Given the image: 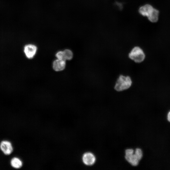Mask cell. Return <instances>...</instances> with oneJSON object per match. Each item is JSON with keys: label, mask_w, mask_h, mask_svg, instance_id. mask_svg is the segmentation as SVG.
<instances>
[{"label": "cell", "mask_w": 170, "mask_h": 170, "mask_svg": "<svg viewBox=\"0 0 170 170\" xmlns=\"http://www.w3.org/2000/svg\"><path fill=\"white\" fill-rule=\"evenodd\" d=\"M132 81L130 76L120 75L117 78L114 89L117 92H122L128 89L131 86Z\"/></svg>", "instance_id": "6da1fadb"}, {"label": "cell", "mask_w": 170, "mask_h": 170, "mask_svg": "<svg viewBox=\"0 0 170 170\" xmlns=\"http://www.w3.org/2000/svg\"><path fill=\"white\" fill-rule=\"evenodd\" d=\"M130 59L136 63L143 62L145 57V53L140 47L136 46L133 48L128 54Z\"/></svg>", "instance_id": "7a4b0ae2"}, {"label": "cell", "mask_w": 170, "mask_h": 170, "mask_svg": "<svg viewBox=\"0 0 170 170\" xmlns=\"http://www.w3.org/2000/svg\"><path fill=\"white\" fill-rule=\"evenodd\" d=\"M134 150L132 149H127L125 150V158L132 165L137 166L140 161L134 153Z\"/></svg>", "instance_id": "3957f363"}, {"label": "cell", "mask_w": 170, "mask_h": 170, "mask_svg": "<svg viewBox=\"0 0 170 170\" xmlns=\"http://www.w3.org/2000/svg\"><path fill=\"white\" fill-rule=\"evenodd\" d=\"M37 50V47L34 44H28L24 48V52L26 57L29 59L33 58L36 54Z\"/></svg>", "instance_id": "277c9868"}, {"label": "cell", "mask_w": 170, "mask_h": 170, "mask_svg": "<svg viewBox=\"0 0 170 170\" xmlns=\"http://www.w3.org/2000/svg\"><path fill=\"white\" fill-rule=\"evenodd\" d=\"M0 149L2 152L6 155H9L13 152V148L9 141L3 140L0 143Z\"/></svg>", "instance_id": "5b68a950"}, {"label": "cell", "mask_w": 170, "mask_h": 170, "mask_svg": "<svg viewBox=\"0 0 170 170\" xmlns=\"http://www.w3.org/2000/svg\"><path fill=\"white\" fill-rule=\"evenodd\" d=\"M82 160L85 164L88 166H91L94 164L95 162L96 158L93 153L88 152L83 154Z\"/></svg>", "instance_id": "8992f818"}, {"label": "cell", "mask_w": 170, "mask_h": 170, "mask_svg": "<svg viewBox=\"0 0 170 170\" xmlns=\"http://www.w3.org/2000/svg\"><path fill=\"white\" fill-rule=\"evenodd\" d=\"M66 66L65 61L56 59L53 63V68L55 71H61L64 70Z\"/></svg>", "instance_id": "52a82bcc"}, {"label": "cell", "mask_w": 170, "mask_h": 170, "mask_svg": "<svg viewBox=\"0 0 170 170\" xmlns=\"http://www.w3.org/2000/svg\"><path fill=\"white\" fill-rule=\"evenodd\" d=\"M154 8L150 5L146 4L140 8L139 12L142 15L148 17L152 12Z\"/></svg>", "instance_id": "ba28073f"}, {"label": "cell", "mask_w": 170, "mask_h": 170, "mask_svg": "<svg viewBox=\"0 0 170 170\" xmlns=\"http://www.w3.org/2000/svg\"><path fill=\"white\" fill-rule=\"evenodd\" d=\"M10 163L11 166L16 169H19L21 167L22 162L18 158L14 157L10 160Z\"/></svg>", "instance_id": "9c48e42d"}, {"label": "cell", "mask_w": 170, "mask_h": 170, "mask_svg": "<svg viewBox=\"0 0 170 170\" xmlns=\"http://www.w3.org/2000/svg\"><path fill=\"white\" fill-rule=\"evenodd\" d=\"M159 13L158 10L154 8L152 12L147 17L148 20L152 22H157L158 20Z\"/></svg>", "instance_id": "30bf717a"}, {"label": "cell", "mask_w": 170, "mask_h": 170, "mask_svg": "<svg viewBox=\"0 0 170 170\" xmlns=\"http://www.w3.org/2000/svg\"><path fill=\"white\" fill-rule=\"evenodd\" d=\"M66 60H70L73 57V53L72 51L69 49H65L64 51Z\"/></svg>", "instance_id": "8fae6325"}, {"label": "cell", "mask_w": 170, "mask_h": 170, "mask_svg": "<svg viewBox=\"0 0 170 170\" xmlns=\"http://www.w3.org/2000/svg\"><path fill=\"white\" fill-rule=\"evenodd\" d=\"M134 153L138 159L140 161L142 158L143 155L142 150L140 148H137L135 150Z\"/></svg>", "instance_id": "7c38bea8"}, {"label": "cell", "mask_w": 170, "mask_h": 170, "mask_svg": "<svg viewBox=\"0 0 170 170\" xmlns=\"http://www.w3.org/2000/svg\"><path fill=\"white\" fill-rule=\"evenodd\" d=\"M55 55L58 59L65 61L66 60L64 51H58L56 54Z\"/></svg>", "instance_id": "4fadbf2b"}, {"label": "cell", "mask_w": 170, "mask_h": 170, "mask_svg": "<svg viewBox=\"0 0 170 170\" xmlns=\"http://www.w3.org/2000/svg\"><path fill=\"white\" fill-rule=\"evenodd\" d=\"M167 120L169 122H170V110L168 112L167 114Z\"/></svg>", "instance_id": "5bb4252c"}]
</instances>
